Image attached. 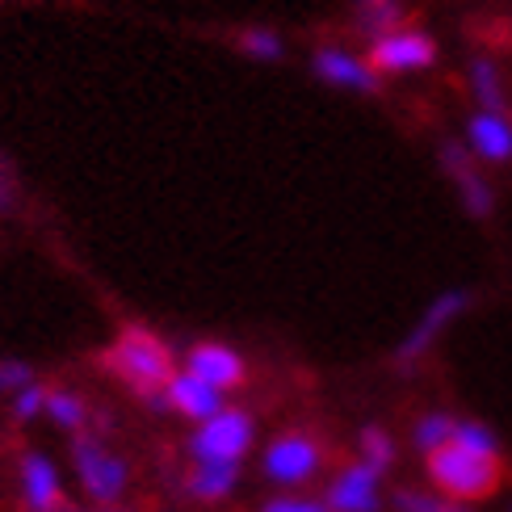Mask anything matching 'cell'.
I'll use <instances>...</instances> for the list:
<instances>
[{"mask_svg": "<svg viewBox=\"0 0 512 512\" xmlns=\"http://www.w3.org/2000/svg\"><path fill=\"white\" fill-rule=\"evenodd\" d=\"M105 370L118 374L131 391L152 399L173 382V349H168L156 332L126 328L110 345V353H105Z\"/></svg>", "mask_w": 512, "mask_h": 512, "instance_id": "1", "label": "cell"}, {"mask_svg": "<svg viewBox=\"0 0 512 512\" xmlns=\"http://www.w3.org/2000/svg\"><path fill=\"white\" fill-rule=\"evenodd\" d=\"M429 479L445 500L466 504V500L492 496L504 479V466H500V458H479L450 441V445H441L437 454H429Z\"/></svg>", "mask_w": 512, "mask_h": 512, "instance_id": "2", "label": "cell"}, {"mask_svg": "<svg viewBox=\"0 0 512 512\" xmlns=\"http://www.w3.org/2000/svg\"><path fill=\"white\" fill-rule=\"evenodd\" d=\"M72 466H76V479L84 487V496H89L93 504H101V508H114L126 496V487H131V462H126L122 454H114L110 445L97 441V437L76 433Z\"/></svg>", "mask_w": 512, "mask_h": 512, "instance_id": "3", "label": "cell"}, {"mask_svg": "<svg viewBox=\"0 0 512 512\" xmlns=\"http://www.w3.org/2000/svg\"><path fill=\"white\" fill-rule=\"evenodd\" d=\"M256 445V420L244 408H223L189 433L185 450L194 462H244Z\"/></svg>", "mask_w": 512, "mask_h": 512, "instance_id": "4", "label": "cell"}, {"mask_svg": "<svg viewBox=\"0 0 512 512\" xmlns=\"http://www.w3.org/2000/svg\"><path fill=\"white\" fill-rule=\"evenodd\" d=\"M319 471H324V445H319L311 433H298V429L273 437L261 454V475L273 487H303Z\"/></svg>", "mask_w": 512, "mask_h": 512, "instance_id": "5", "label": "cell"}, {"mask_svg": "<svg viewBox=\"0 0 512 512\" xmlns=\"http://www.w3.org/2000/svg\"><path fill=\"white\" fill-rule=\"evenodd\" d=\"M471 307V290H445V294H437L429 307H424V315H420V324L403 336V345L395 349V361L399 366H412V361H420L424 353L433 349V340L454 324V319Z\"/></svg>", "mask_w": 512, "mask_h": 512, "instance_id": "6", "label": "cell"}, {"mask_svg": "<svg viewBox=\"0 0 512 512\" xmlns=\"http://www.w3.org/2000/svg\"><path fill=\"white\" fill-rule=\"evenodd\" d=\"M370 68L382 72H424L437 63V42L424 30H395L370 47Z\"/></svg>", "mask_w": 512, "mask_h": 512, "instance_id": "7", "label": "cell"}, {"mask_svg": "<svg viewBox=\"0 0 512 512\" xmlns=\"http://www.w3.org/2000/svg\"><path fill=\"white\" fill-rule=\"evenodd\" d=\"M324 504L332 512H382V475L366 462H349L332 475Z\"/></svg>", "mask_w": 512, "mask_h": 512, "instance_id": "8", "label": "cell"}, {"mask_svg": "<svg viewBox=\"0 0 512 512\" xmlns=\"http://www.w3.org/2000/svg\"><path fill=\"white\" fill-rule=\"evenodd\" d=\"M185 370L202 378L206 387H215V391H236L240 382H244V357L231 349V345H219V340H202V345H194L185 353Z\"/></svg>", "mask_w": 512, "mask_h": 512, "instance_id": "9", "label": "cell"}, {"mask_svg": "<svg viewBox=\"0 0 512 512\" xmlns=\"http://www.w3.org/2000/svg\"><path fill=\"white\" fill-rule=\"evenodd\" d=\"M311 68H315L319 80L336 84V89H353V93H378L382 89V76L370 68L366 59L349 55L345 47H319Z\"/></svg>", "mask_w": 512, "mask_h": 512, "instance_id": "10", "label": "cell"}, {"mask_svg": "<svg viewBox=\"0 0 512 512\" xmlns=\"http://www.w3.org/2000/svg\"><path fill=\"white\" fill-rule=\"evenodd\" d=\"M21 500H26V512L63 508V479H59V466L47 454H38V450L21 454Z\"/></svg>", "mask_w": 512, "mask_h": 512, "instance_id": "11", "label": "cell"}, {"mask_svg": "<svg viewBox=\"0 0 512 512\" xmlns=\"http://www.w3.org/2000/svg\"><path fill=\"white\" fill-rule=\"evenodd\" d=\"M441 160H445V168H450V177L458 181L466 210H471L475 219H487V215H492L496 194H492V185H487V181L475 173V152H471V147L450 139V143H441Z\"/></svg>", "mask_w": 512, "mask_h": 512, "instance_id": "12", "label": "cell"}, {"mask_svg": "<svg viewBox=\"0 0 512 512\" xmlns=\"http://www.w3.org/2000/svg\"><path fill=\"white\" fill-rule=\"evenodd\" d=\"M164 403H168V412H181L185 420H198V424H206L210 416H219V412L227 408V403H223V391L206 387V382L194 378L189 370L173 374V382L164 387Z\"/></svg>", "mask_w": 512, "mask_h": 512, "instance_id": "13", "label": "cell"}, {"mask_svg": "<svg viewBox=\"0 0 512 512\" xmlns=\"http://www.w3.org/2000/svg\"><path fill=\"white\" fill-rule=\"evenodd\" d=\"M466 147L487 160V164H508L512 160V122L504 114H471V122H466Z\"/></svg>", "mask_w": 512, "mask_h": 512, "instance_id": "14", "label": "cell"}, {"mask_svg": "<svg viewBox=\"0 0 512 512\" xmlns=\"http://www.w3.org/2000/svg\"><path fill=\"white\" fill-rule=\"evenodd\" d=\"M236 487H240V462H194L185 475V492L202 504L227 500Z\"/></svg>", "mask_w": 512, "mask_h": 512, "instance_id": "15", "label": "cell"}, {"mask_svg": "<svg viewBox=\"0 0 512 512\" xmlns=\"http://www.w3.org/2000/svg\"><path fill=\"white\" fill-rule=\"evenodd\" d=\"M454 416L450 412H424L416 424H412V445L416 450L429 458V454H437L441 445H450L454 441Z\"/></svg>", "mask_w": 512, "mask_h": 512, "instance_id": "16", "label": "cell"}, {"mask_svg": "<svg viewBox=\"0 0 512 512\" xmlns=\"http://www.w3.org/2000/svg\"><path fill=\"white\" fill-rule=\"evenodd\" d=\"M471 89H475V101L483 105L487 114H504V80H500V68L492 59H475L471 63Z\"/></svg>", "mask_w": 512, "mask_h": 512, "instance_id": "17", "label": "cell"}, {"mask_svg": "<svg viewBox=\"0 0 512 512\" xmlns=\"http://www.w3.org/2000/svg\"><path fill=\"white\" fill-rule=\"evenodd\" d=\"M454 445H462V450H471L479 458H500V437H496L492 424H483V420H458Z\"/></svg>", "mask_w": 512, "mask_h": 512, "instance_id": "18", "label": "cell"}, {"mask_svg": "<svg viewBox=\"0 0 512 512\" xmlns=\"http://www.w3.org/2000/svg\"><path fill=\"white\" fill-rule=\"evenodd\" d=\"M47 420L59 424V429H68V433H80L84 420H89V408H84V399L76 391H51L47 395Z\"/></svg>", "mask_w": 512, "mask_h": 512, "instance_id": "19", "label": "cell"}, {"mask_svg": "<svg viewBox=\"0 0 512 512\" xmlns=\"http://www.w3.org/2000/svg\"><path fill=\"white\" fill-rule=\"evenodd\" d=\"M357 450H361V462L374 466L378 475H387L391 466H395V441H391L387 429H374V424H370V429H361Z\"/></svg>", "mask_w": 512, "mask_h": 512, "instance_id": "20", "label": "cell"}, {"mask_svg": "<svg viewBox=\"0 0 512 512\" xmlns=\"http://www.w3.org/2000/svg\"><path fill=\"white\" fill-rule=\"evenodd\" d=\"M399 21H403L399 5H395V0H387V5H366V9H361V17H357V30H361V34H370V38L378 42V38H387V34L403 30Z\"/></svg>", "mask_w": 512, "mask_h": 512, "instance_id": "21", "label": "cell"}, {"mask_svg": "<svg viewBox=\"0 0 512 512\" xmlns=\"http://www.w3.org/2000/svg\"><path fill=\"white\" fill-rule=\"evenodd\" d=\"M391 504H395V512H471V508H462V504L445 500V496H433V492H412V487H399Z\"/></svg>", "mask_w": 512, "mask_h": 512, "instance_id": "22", "label": "cell"}, {"mask_svg": "<svg viewBox=\"0 0 512 512\" xmlns=\"http://www.w3.org/2000/svg\"><path fill=\"white\" fill-rule=\"evenodd\" d=\"M34 366L30 361H17V357H9V361H0V395H21L26 387H34Z\"/></svg>", "mask_w": 512, "mask_h": 512, "instance_id": "23", "label": "cell"}, {"mask_svg": "<svg viewBox=\"0 0 512 512\" xmlns=\"http://www.w3.org/2000/svg\"><path fill=\"white\" fill-rule=\"evenodd\" d=\"M47 387L42 382H34V387H26L21 395H13V420H21V424H30V420H38V412H47Z\"/></svg>", "mask_w": 512, "mask_h": 512, "instance_id": "24", "label": "cell"}, {"mask_svg": "<svg viewBox=\"0 0 512 512\" xmlns=\"http://www.w3.org/2000/svg\"><path fill=\"white\" fill-rule=\"evenodd\" d=\"M240 47L248 51V55H256V59H282V38H277L273 30H244L240 34Z\"/></svg>", "mask_w": 512, "mask_h": 512, "instance_id": "25", "label": "cell"}, {"mask_svg": "<svg viewBox=\"0 0 512 512\" xmlns=\"http://www.w3.org/2000/svg\"><path fill=\"white\" fill-rule=\"evenodd\" d=\"M261 512H332L324 500L315 496H298V492H286V496H273L261 504Z\"/></svg>", "mask_w": 512, "mask_h": 512, "instance_id": "26", "label": "cell"}, {"mask_svg": "<svg viewBox=\"0 0 512 512\" xmlns=\"http://www.w3.org/2000/svg\"><path fill=\"white\" fill-rule=\"evenodd\" d=\"M9 198H13V194H9V185L0 181V206H9Z\"/></svg>", "mask_w": 512, "mask_h": 512, "instance_id": "27", "label": "cell"}, {"mask_svg": "<svg viewBox=\"0 0 512 512\" xmlns=\"http://www.w3.org/2000/svg\"><path fill=\"white\" fill-rule=\"evenodd\" d=\"M361 5H387V0H361Z\"/></svg>", "mask_w": 512, "mask_h": 512, "instance_id": "28", "label": "cell"}, {"mask_svg": "<svg viewBox=\"0 0 512 512\" xmlns=\"http://www.w3.org/2000/svg\"><path fill=\"white\" fill-rule=\"evenodd\" d=\"M97 512H126V508H97Z\"/></svg>", "mask_w": 512, "mask_h": 512, "instance_id": "29", "label": "cell"}, {"mask_svg": "<svg viewBox=\"0 0 512 512\" xmlns=\"http://www.w3.org/2000/svg\"><path fill=\"white\" fill-rule=\"evenodd\" d=\"M508 512H512V508H508Z\"/></svg>", "mask_w": 512, "mask_h": 512, "instance_id": "30", "label": "cell"}]
</instances>
